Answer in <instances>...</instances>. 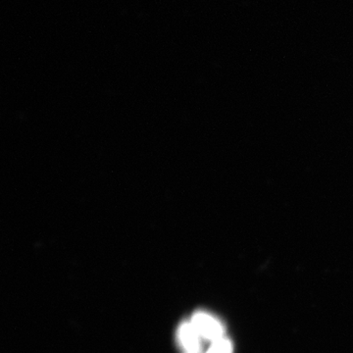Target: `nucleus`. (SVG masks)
I'll return each instance as SVG.
<instances>
[{
	"label": "nucleus",
	"mask_w": 353,
	"mask_h": 353,
	"mask_svg": "<svg viewBox=\"0 0 353 353\" xmlns=\"http://www.w3.org/2000/svg\"><path fill=\"white\" fill-rule=\"evenodd\" d=\"M190 322L201 336L202 340L210 341L213 343L224 338L225 328L222 323L208 312L199 311L194 313Z\"/></svg>",
	"instance_id": "1"
},
{
	"label": "nucleus",
	"mask_w": 353,
	"mask_h": 353,
	"mask_svg": "<svg viewBox=\"0 0 353 353\" xmlns=\"http://www.w3.org/2000/svg\"><path fill=\"white\" fill-rule=\"evenodd\" d=\"M178 340L185 353H202V338L192 322H183L179 327Z\"/></svg>",
	"instance_id": "2"
},
{
	"label": "nucleus",
	"mask_w": 353,
	"mask_h": 353,
	"mask_svg": "<svg viewBox=\"0 0 353 353\" xmlns=\"http://www.w3.org/2000/svg\"><path fill=\"white\" fill-rule=\"evenodd\" d=\"M205 353H233V343L226 338L213 341Z\"/></svg>",
	"instance_id": "3"
}]
</instances>
